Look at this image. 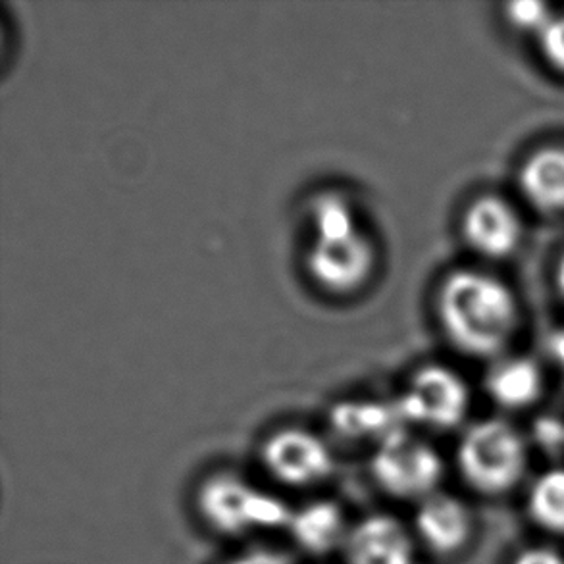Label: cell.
I'll return each instance as SVG.
<instances>
[{
  "instance_id": "11",
  "label": "cell",
  "mask_w": 564,
  "mask_h": 564,
  "mask_svg": "<svg viewBox=\"0 0 564 564\" xmlns=\"http://www.w3.org/2000/svg\"><path fill=\"white\" fill-rule=\"evenodd\" d=\"M517 185L528 205L545 216H564V145H543L524 156Z\"/></svg>"
},
{
  "instance_id": "4",
  "label": "cell",
  "mask_w": 564,
  "mask_h": 564,
  "mask_svg": "<svg viewBox=\"0 0 564 564\" xmlns=\"http://www.w3.org/2000/svg\"><path fill=\"white\" fill-rule=\"evenodd\" d=\"M370 473L378 488L395 499H426L443 478V460L430 443L399 430L378 443Z\"/></svg>"
},
{
  "instance_id": "10",
  "label": "cell",
  "mask_w": 564,
  "mask_h": 564,
  "mask_svg": "<svg viewBox=\"0 0 564 564\" xmlns=\"http://www.w3.org/2000/svg\"><path fill=\"white\" fill-rule=\"evenodd\" d=\"M420 542L437 555H453L473 534V514L458 497L435 491L420 501L414 517Z\"/></svg>"
},
{
  "instance_id": "9",
  "label": "cell",
  "mask_w": 564,
  "mask_h": 564,
  "mask_svg": "<svg viewBox=\"0 0 564 564\" xmlns=\"http://www.w3.org/2000/svg\"><path fill=\"white\" fill-rule=\"evenodd\" d=\"M347 564H416L412 535L391 514L359 520L344 545Z\"/></svg>"
},
{
  "instance_id": "14",
  "label": "cell",
  "mask_w": 564,
  "mask_h": 564,
  "mask_svg": "<svg viewBox=\"0 0 564 564\" xmlns=\"http://www.w3.org/2000/svg\"><path fill=\"white\" fill-rule=\"evenodd\" d=\"M403 414L395 403H347L334 412V426L347 437H375L380 443L404 430Z\"/></svg>"
},
{
  "instance_id": "18",
  "label": "cell",
  "mask_w": 564,
  "mask_h": 564,
  "mask_svg": "<svg viewBox=\"0 0 564 564\" xmlns=\"http://www.w3.org/2000/svg\"><path fill=\"white\" fill-rule=\"evenodd\" d=\"M534 437L538 445L551 455L564 451V422L558 419H542L535 422Z\"/></svg>"
},
{
  "instance_id": "5",
  "label": "cell",
  "mask_w": 564,
  "mask_h": 564,
  "mask_svg": "<svg viewBox=\"0 0 564 564\" xmlns=\"http://www.w3.org/2000/svg\"><path fill=\"white\" fill-rule=\"evenodd\" d=\"M397 404L406 424L443 432L463 424L470 409V391L453 368L432 365L412 376Z\"/></svg>"
},
{
  "instance_id": "16",
  "label": "cell",
  "mask_w": 564,
  "mask_h": 564,
  "mask_svg": "<svg viewBox=\"0 0 564 564\" xmlns=\"http://www.w3.org/2000/svg\"><path fill=\"white\" fill-rule=\"evenodd\" d=\"M557 14L542 0H514L503 7V20L509 30L527 37L538 39Z\"/></svg>"
},
{
  "instance_id": "2",
  "label": "cell",
  "mask_w": 564,
  "mask_h": 564,
  "mask_svg": "<svg viewBox=\"0 0 564 564\" xmlns=\"http://www.w3.org/2000/svg\"><path fill=\"white\" fill-rule=\"evenodd\" d=\"M457 465L470 488L484 496H501L527 473V442L507 420H480L460 437Z\"/></svg>"
},
{
  "instance_id": "12",
  "label": "cell",
  "mask_w": 564,
  "mask_h": 564,
  "mask_svg": "<svg viewBox=\"0 0 564 564\" xmlns=\"http://www.w3.org/2000/svg\"><path fill=\"white\" fill-rule=\"evenodd\" d=\"M484 388L505 411H524L542 399L545 376L530 357H501L489 368Z\"/></svg>"
},
{
  "instance_id": "22",
  "label": "cell",
  "mask_w": 564,
  "mask_h": 564,
  "mask_svg": "<svg viewBox=\"0 0 564 564\" xmlns=\"http://www.w3.org/2000/svg\"><path fill=\"white\" fill-rule=\"evenodd\" d=\"M553 285H555V290H557L558 297L564 301V249L558 252L555 267H553Z\"/></svg>"
},
{
  "instance_id": "19",
  "label": "cell",
  "mask_w": 564,
  "mask_h": 564,
  "mask_svg": "<svg viewBox=\"0 0 564 564\" xmlns=\"http://www.w3.org/2000/svg\"><path fill=\"white\" fill-rule=\"evenodd\" d=\"M226 564H293L285 553L274 550H254L229 558Z\"/></svg>"
},
{
  "instance_id": "13",
  "label": "cell",
  "mask_w": 564,
  "mask_h": 564,
  "mask_svg": "<svg viewBox=\"0 0 564 564\" xmlns=\"http://www.w3.org/2000/svg\"><path fill=\"white\" fill-rule=\"evenodd\" d=\"M288 530L301 550L314 557H322L344 550L351 527H347L344 509L339 505L314 501L293 511Z\"/></svg>"
},
{
  "instance_id": "21",
  "label": "cell",
  "mask_w": 564,
  "mask_h": 564,
  "mask_svg": "<svg viewBox=\"0 0 564 564\" xmlns=\"http://www.w3.org/2000/svg\"><path fill=\"white\" fill-rule=\"evenodd\" d=\"M550 357L553 365L557 368L558 376L564 383V328H558L553 336L550 337Z\"/></svg>"
},
{
  "instance_id": "7",
  "label": "cell",
  "mask_w": 564,
  "mask_h": 564,
  "mask_svg": "<svg viewBox=\"0 0 564 564\" xmlns=\"http://www.w3.org/2000/svg\"><path fill=\"white\" fill-rule=\"evenodd\" d=\"M262 463L275 480L293 488H306L334 473V455L318 435L299 427L280 430L262 447Z\"/></svg>"
},
{
  "instance_id": "17",
  "label": "cell",
  "mask_w": 564,
  "mask_h": 564,
  "mask_svg": "<svg viewBox=\"0 0 564 564\" xmlns=\"http://www.w3.org/2000/svg\"><path fill=\"white\" fill-rule=\"evenodd\" d=\"M545 66L564 77V12L553 15L550 25L535 39Z\"/></svg>"
},
{
  "instance_id": "20",
  "label": "cell",
  "mask_w": 564,
  "mask_h": 564,
  "mask_svg": "<svg viewBox=\"0 0 564 564\" xmlns=\"http://www.w3.org/2000/svg\"><path fill=\"white\" fill-rule=\"evenodd\" d=\"M512 564H564V557L550 547H532L519 553Z\"/></svg>"
},
{
  "instance_id": "3",
  "label": "cell",
  "mask_w": 564,
  "mask_h": 564,
  "mask_svg": "<svg viewBox=\"0 0 564 564\" xmlns=\"http://www.w3.org/2000/svg\"><path fill=\"white\" fill-rule=\"evenodd\" d=\"M197 509L200 519L224 535L288 528L293 517L282 499L231 473L213 474L198 486Z\"/></svg>"
},
{
  "instance_id": "6",
  "label": "cell",
  "mask_w": 564,
  "mask_h": 564,
  "mask_svg": "<svg viewBox=\"0 0 564 564\" xmlns=\"http://www.w3.org/2000/svg\"><path fill=\"white\" fill-rule=\"evenodd\" d=\"M524 234L519 208L496 193L476 195L460 216L463 241L480 259H511L520 251Z\"/></svg>"
},
{
  "instance_id": "1",
  "label": "cell",
  "mask_w": 564,
  "mask_h": 564,
  "mask_svg": "<svg viewBox=\"0 0 564 564\" xmlns=\"http://www.w3.org/2000/svg\"><path fill=\"white\" fill-rule=\"evenodd\" d=\"M435 314L445 339L473 359H501L522 324V306L511 285L476 268H458L443 278Z\"/></svg>"
},
{
  "instance_id": "8",
  "label": "cell",
  "mask_w": 564,
  "mask_h": 564,
  "mask_svg": "<svg viewBox=\"0 0 564 564\" xmlns=\"http://www.w3.org/2000/svg\"><path fill=\"white\" fill-rule=\"evenodd\" d=\"M372 262L375 249L367 237L360 236L355 224L321 231L311 254L314 275L334 290H351L359 285L372 270Z\"/></svg>"
},
{
  "instance_id": "15",
  "label": "cell",
  "mask_w": 564,
  "mask_h": 564,
  "mask_svg": "<svg viewBox=\"0 0 564 564\" xmlns=\"http://www.w3.org/2000/svg\"><path fill=\"white\" fill-rule=\"evenodd\" d=\"M528 512L538 527L564 534V468H551L528 491Z\"/></svg>"
}]
</instances>
